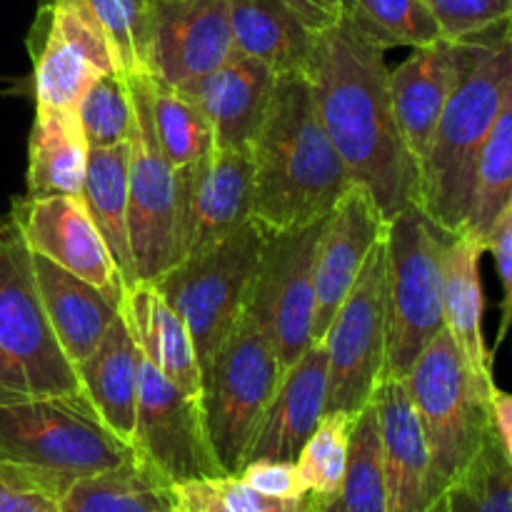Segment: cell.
<instances>
[{
    "mask_svg": "<svg viewBox=\"0 0 512 512\" xmlns=\"http://www.w3.org/2000/svg\"><path fill=\"white\" fill-rule=\"evenodd\" d=\"M388 75L385 50L343 15L318 33L305 78L350 180L390 220L418 205L420 170L398 128Z\"/></svg>",
    "mask_w": 512,
    "mask_h": 512,
    "instance_id": "6da1fadb",
    "label": "cell"
},
{
    "mask_svg": "<svg viewBox=\"0 0 512 512\" xmlns=\"http://www.w3.org/2000/svg\"><path fill=\"white\" fill-rule=\"evenodd\" d=\"M253 153V220L268 235L328 218L353 185L328 138L305 75H283Z\"/></svg>",
    "mask_w": 512,
    "mask_h": 512,
    "instance_id": "7a4b0ae2",
    "label": "cell"
},
{
    "mask_svg": "<svg viewBox=\"0 0 512 512\" xmlns=\"http://www.w3.org/2000/svg\"><path fill=\"white\" fill-rule=\"evenodd\" d=\"M133 455L83 393L0 395V483L63 500L75 483L120 468Z\"/></svg>",
    "mask_w": 512,
    "mask_h": 512,
    "instance_id": "3957f363",
    "label": "cell"
},
{
    "mask_svg": "<svg viewBox=\"0 0 512 512\" xmlns=\"http://www.w3.org/2000/svg\"><path fill=\"white\" fill-rule=\"evenodd\" d=\"M470 40L473 58L445 103L420 163L418 208L448 235H460L468 223L480 150L512 78V18Z\"/></svg>",
    "mask_w": 512,
    "mask_h": 512,
    "instance_id": "277c9868",
    "label": "cell"
},
{
    "mask_svg": "<svg viewBox=\"0 0 512 512\" xmlns=\"http://www.w3.org/2000/svg\"><path fill=\"white\" fill-rule=\"evenodd\" d=\"M283 375L268 313L250 293L248 305L228 338L200 373V413L215 460L223 473L238 475L245 465L265 405Z\"/></svg>",
    "mask_w": 512,
    "mask_h": 512,
    "instance_id": "5b68a950",
    "label": "cell"
},
{
    "mask_svg": "<svg viewBox=\"0 0 512 512\" xmlns=\"http://www.w3.org/2000/svg\"><path fill=\"white\" fill-rule=\"evenodd\" d=\"M453 235L418 205H408L385 228V375L403 380L443 323V253Z\"/></svg>",
    "mask_w": 512,
    "mask_h": 512,
    "instance_id": "8992f818",
    "label": "cell"
},
{
    "mask_svg": "<svg viewBox=\"0 0 512 512\" xmlns=\"http://www.w3.org/2000/svg\"><path fill=\"white\" fill-rule=\"evenodd\" d=\"M83 393L40 300L33 255L10 215L0 218V395Z\"/></svg>",
    "mask_w": 512,
    "mask_h": 512,
    "instance_id": "52a82bcc",
    "label": "cell"
},
{
    "mask_svg": "<svg viewBox=\"0 0 512 512\" xmlns=\"http://www.w3.org/2000/svg\"><path fill=\"white\" fill-rule=\"evenodd\" d=\"M265 240L268 233L250 220L228 238L178 260L153 283L188 325L200 373L248 305Z\"/></svg>",
    "mask_w": 512,
    "mask_h": 512,
    "instance_id": "ba28073f",
    "label": "cell"
},
{
    "mask_svg": "<svg viewBox=\"0 0 512 512\" xmlns=\"http://www.w3.org/2000/svg\"><path fill=\"white\" fill-rule=\"evenodd\" d=\"M415 405L440 495L493 430V390L475 380L448 330H440L403 378Z\"/></svg>",
    "mask_w": 512,
    "mask_h": 512,
    "instance_id": "9c48e42d",
    "label": "cell"
},
{
    "mask_svg": "<svg viewBox=\"0 0 512 512\" xmlns=\"http://www.w3.org/2000/svg\"><path fill=\"white\" fill-rule=\"evenodd\" d=\"M133 123L128 155V228L135 278L155 283L178 263L175 253V168L163 153L150 108L145 68L125 73Z\"/></svg>",
    "mask_w": 512,
    "mask_h": 512,
    "instance_id": "30bf717a",
    "label": "cell"
},
{
    "mask_svg": "<svg viewBox=\"0 0 512 512\" xmlns=\"http://www.w3.org/2000/svg\"><path fill=\"white\" fill-rule=\"evenodd\" d=\"M328 350L325 413L360 415L385 378V238L365 260L348 298L323 335Z\"/></svg>",
    "mask_w": 512,
    "mask_h": 512,
    "instance_id": "8fae6325",
    "label": "cell"
},
{
    "mask_svg": "<svg viewBox=\"0 0 512 512\" xmlns=\"http://www.w3.org/2000/svg\"><path fill=\"white\" fill-rule=\"evenodd\" d=\"M28 48L35 108H78L95 78L118 70L108 38L85 0H43Z\"/></svg>",
    "mask_w": 512,
    "mask_h": 512,
    "instance_id": "7c38bea8",
    "label": "cell"
},
{
    "mask_svg": "<svg viewBox=\"0 0 512 512\" xmlns=\"http://www.w3.org/2000/svg\"><path fill=\"white\" fill-rule=\"evenodd\" d=\"M130 448L170 483L223 475L208 443L200 400L170 383L143 355Z\"/></svg>",
    "mask_w": 512,
    "mask_h": 512,
    "instance_id": "4fadbf2b",
    "label": "cell"
},
{
    "mask_svg": "<svg viewBox=\"0 0 512 512\" xmlns=\"http://www.w3.org/2000/svg\"><path fill=\"white\" fill-rule=\"evenodd\" d=\"M253 220V153L210 148L175 170V253L178 260L228 238Z\"/></svg>",
    "mask_w": 512,
    "mask_h": 512,
    "instance_id": "5bb4252c",
    "label": "cell"
},
{
    "mask_svg": "<svg viewBox=\"0 0 512 512\" xmlns=\"http://www.w3.org/2000/svg\"><path fill=\"white\" fill-rule=\"evenodd\" d=\"M323 225L325 218L288 233H273L265 240L253 293L268 313L283 370L315 343V255Z\"/></svg>",
    "mask_w": 512,
    "mask_h": 512,
    "instance_id": "9a60e30c",
    "label": "cell"
},
{
    "mask_svg": "<svg viewBox=\"0 0 512 512\" xmlns=\"http://www.w3.org/2000/svg\"><path fill=\"white\" fill-rule=\"evenodd\" d=\"M10 218L18 225L30 253L43 255L50 263L78 275L120 305L128 285L80 195H25L13 203Z\"/></svg>",
    "mask_w": 512,
    "mask_h": 512,
    "instance_id": "2e32d148",
    "label": "cell"
},
{
    "mask_svg": "<svg viewBox=\"0 0 512 512\" xmlns=\"http://www.w3.org/2000/svg\"><path fill=\"white\" fill-rule=\"evenodd\" d=\"M235 53L228 0H153L143 68L160 83L183 88Z\"/></svg>",
    "mask_w": 512,
    "mask_h": 512,
    "instance_id": "e0dca14e",
    "label": "cell"
},
{
    "mask_svg": "<svg viewBox=\"0 0 512 512\" xmlns=\"http://www.w3.org/2000/svg\"><path fill=\"white\" fill-rule=\"evenodd\" d=\"M388 218L363 185H350L325 218L315 255L313 340H323L365 260L385 238Z\"/></svg>",
    "mask_w": 512,
    "mask_h": 512,
    "instance_id": "ac0fdd59",
    "label": "cell"
},
{
    "mask_svg": "<svg viewBox=\"0 0 512 512\" xmlns=\"http://www.w3.org/2000/svg\"><path fill=\"white\" fill-rule=\"evenodd\" d=\"M388 512H428L438 503L428 440L405 383L385 375L373 395Z\"/></svg>",
    "mask_w": 512,
    "mask_h": 512,
    "instance_id": "d6986e66",
    "label": "cell"
},
{
    "mask_svg": "<svg viewBox=\"0 0 512 512\" xmlns=\"http://www.w3.org/2000/svg\"><path fill=\"white\" fill-rule=\"evenodd\" d=\"M473 58V40H435L390 70V95L395 118L415 163H423L445 103L458 88Z\"/></svg>",
    "mask_w": 512,
    "mask_h": 512,
    "instance_id": "ffe728a7",
    "label": "cell"
},
{
    "mask_svg": "<svg viewBox=\"0 0 512 512\" xmlns=\"http://www.w3.org/2000/svg\"><path fill=\"white\" fill-rule=\"evenodd\" d=\"M328 398V350L315 340L288 370H283L273 398L265 405L245 463L250 460H288L295 463L325 415Z\"/></svg>",
    "mask_w": 512,
    "mask_h": 512,
    "instance_id": "44dd1931",
    "label": "cell"
},
{
    "mask_svg": "<svg viewBox=\"0 0 512 512\" xmlns=\"http://www.w3.org/2000/svg\"><path fill=\"white\" fill-rule=\"evenodd\" d=\"M275 85L278 75L268 65L235 53L228 63L178 90L208 118L215 148H245L268 113Z\"/></svg>",
    "mask_w": 512,
    "mask_h": 512,
    "instance_id": "7402d4cb",
    "label": "cell"
},
{
    "mask_svg": "<svg viewBox=\"0 0 512 512\" xmlns=\"http://www.w3.org/2000/svg\"><path fill=\"white\" fill-rule=\"evenodd\" d=\"M120 315L138 345L140 355L155 365L170 383L178 385L190 398L200 400L203 380L188 325L173 305L158 293L153 283L128 285L120 300Z\"/></svg>",
    "mask_w": 512,
    "mask_h": 512,
    "instance_id": "603a6c76",
    "label": "cell"
},
{
    "mask_svg": "<svg viewBox=\"0 0 512 512\" xmlns=\"http://www.w3.org/2000/svg\"><path fill=\"white\" fill-rule=\"evenodd\" d=\"M485 245L473 235H453L443 253V323L475 380L485 390H495L493 350L483 335V285L480 258Z\"/></svg>",
    "mask_w": 512,
    "mask_h": 512,
    "instance_id": "cb8c5ba5",
    "label": "cell"
},
{
    "mask_svg": "<svg viewBox=\"0 0 512 512\" xmlns=\"http://www.w3.org/2000/svg\"><path fill=\"white\" fill-rule=\"evenodd\" d=\"M30 255L48 323L63 355L75 368L98 348L105 330L118 318L120 305L43 255Z\"/></svg>",
    "mask_w": 512,
    "mask_h": 512,
    "instance_id": "d4e9b609",
    "label": "cell"
},
{
    "mask_svg": "<svg viewBox=\"0 0 512 512\" xmlns=\"http://www.w3.org/2000/svg\"><path fill=\"white\" fill-rule=\"evenodd\" d=\"M228 10L240 55L260 60L278 78L308 73L320 30L288 0H228Z\"/></svg>",
    "mask_w": 512,
    "mask_h": 512,
    "instance_id": "484cf974",
    "label": "cell"
},
{
    "mask_svg": "<svg viewBox=\"0 0 512 512\" xmlns=\"http://www.w3.org/2000/svg\"><path fill=\"white\" fill-rule=\"evenodd\" d=\"M80 390L110 433L130 445L138 410L140 350L123 315L110 323L98 348L75 365Z\"/></svg>",
    "mask_w": 512,
    "mask_h": 512,
    "instance_id": "4316f807",
    "label": "cell"
},
{
    "mask_svg": "<svg viewBox=\"0 0 512 512\" xmlns=\"http://www.w3.org/2000/svg\"><path fill=\"white\" fill-rule=\"evenodd\" d=\"M88 153L75 108H35L28 140V198L83 193Z\"/></svg>",
    "mask_w": 512,
    "mask_h": 512,
    "instance_id": "83f0119b",
    "label": "cell"
},
{
    "mask_svg": "<svg viewBox=\"0 0 512 512\" xmlns=\"http://www.w3.org/2000/svg\"><path fill=\"white\" fill-rule=\"evenodd\" d=\"M128 155V140L108 145V148H90L80 198H83L95 228L103 235L125 285H133L138 283V278H135L128 228Z\"/></svg>",
    "mask_w": 512,
    "mask_h": 512,
    "instance_id": "f1b7e54d",
    "label": "cell"
},
{
    "mask_svg": "<svg viewBox=\"0 0 512 512\" xmlns=\"http://www.w3.org/2000/svg\"><path fill=\"white\" fill-rule=\"evenodd\" d=\"M60 505L63 512H180L173 483L138 455L120 468L75 483Z\"/></svg>",
    "mask_w": 512,
    "mask_h": 512,
    "instance_id": "f546056e",
    "label": "cell"
},
{
    "mask_svg": "<svg viewBox=\"0 0 512 512\" xmlns=\"http://www.w3.org/2000/svg\"><path fill=\"white\" fill-rule=\"evenodd\" d=\"M310 512H388L383 463H380L378 415L373 403L358 415L350 435L345 478L338 493L318 498L308 493Z\"/></svg>",
    "mask_w": 512,
    "mask_h": 512,
    "instance_id": "4dcf8cb0",
    "label": "cell"
},
{
    "mask_svg": "<svg viewBox=\"0 0 512 512\" xmlns=\"http://www.w3.org/2000/svg\"><path fill=\"white\" fill-rule=\"evenodd\" d=\"M512 203V78L500 113L485 138L475 170V193L463 233L485 245L490 228Z\"/></svg>",
    "mask_w": 512,
    "mask_h": 512,
    "instance_id": "1f68e13d",
    "label": "cell"
},
{
    "mask_svg": "<svg viewBox=\"0 0 512 512\" xmlns=\"http://www.w3.org/2000/svg\"><path fill=\"white\" fill-rule=\"evenodd\" d=\"M445 512H512V463L498 433L485 435L478 453L443 490Z\"/></svg>",
    "mask_w": 512,
    "mask_h": 512,
    "instance_id": "d6a6232c",
    "label": "cell"
},
{
    "mask_svg": "<svg viewBox=\"0 0 512 512\" xmlns=\"http://www.w3.org/2000/svg\"><path fill=\"white\" fill-rule=\"evenodd\" d=\"M148 73V70H145ZM150 108H153L155 133H158L163 153L173 168H188L198 163L213 148V128L198 105L173 85L160 83L148 73Z\"/></svg>",
    "mask_w": 512,
    "mask_h": 512,
    "instance_id": "836d02e7",
    "label": "cell"
},
{
    "mask_svg": "<svg viewBox=\"0 0 512 512\" xmlns=\"http://www.w3.org/2000/svg\"><path fill=\"white\" fill-rule=\"evenodd\" d=\"M345 15L383 50L423 48L443 38L425 0H345Z\"/></svg>",
    "mask_w": 512,
    "mask_h": 512,
    "instance_id": "e575fe53",
    "label": "cell"
},
{
    "mask_svg": "<svg viewBox=\"0 0 512 512\" xmlns=\"http://www.w3.org/2000/svg\"><path fill=\"white\" fill-rule=\"evenodd\" d=\"M358 415L325 413L308 443L300 450L295 468H298L303 493L330 498L338 493L345 478L350 453V435Z\"/></svg>",
    "mask_w": 512,
    "mask_h": 512,
    "instance_id": "d590c367",
    "label": "cell"
},
{
    "mask_svg": "<svg viewBox=\"0 0 512 512\" xmlns=\"http://www.w3.org/2000/svg\"><path fill=\"white\" fill-rule=\"evenodd\" d=\"M180 512H308V495L303 498H265L255 493L240 475H213L173 483Z\"/></svg>",
    "mask_w": 512,
    "mask_h": 512,
    "instance_id": "8d00e7d4",
    "label": "cell"
},
{
    "mask_svg": "<svg viewBox=\"0 0 512 512\" xmlns=\"http://www.w3.org/2000/svg\"><path fill=\"white\" fill-rule=\"evenodd\" d=\"M75 113L90 148L125 143L133 123V100L125 73L110 70L95 78L80 98Z\"/></svg>",
    "mask_w": 512,
    "mask_h": 512,
    "instance_id": "74e56055",
    "label": "cell"
},
{
    "mask_svg": "<svg viewBox=\"0 0 512 512\" xmlns=\"http://www.w3.org/2000/svg\"><path fill=\"white\" fill-rule=\"evenodd\" d=\"M98 18L115 68L120 73H133L143 68L148 50L150 28H153V0H85Z\"/></svg>",
    "mask_w": 512,
    "mask_h": 512,
    "instance_id": "f35d334b",
    "label": "cell"
},
{
    "mask_svg": "<svg viewBox=\"0 0 512 512\" xmlns=\"http://www.w3.org/2000/svg\"><path fill=\"white\" fill-rule=\"evenodd\" d=\"M445 40H465L512 18V0H425Z\"/></svg>",
    "mask_w": 512,
    "mask_h": 512,
    "instance_id": "ab89813d",
    "label": "cell"
},
{
    "mask_svg": "<svg viewBox=\"0 0 512 512\" xmlns=\"http://www.w3.org/2000/svg\"><path fill=\"white\" fill-rule=\"evenodd\" d=\"M485 250L493 253L495 265H498L500 283H503V300H500V325L498 338H495V350L505 343L512 328V203L500 213L495 225L485 238Z\"/></svg>",
    "mask_w": 512,
    "mask_h": 512,
    "instance_id": "60d3db41",
    "label": "cell"
},
{
    "mask_svg": "<svg viewBox=\"0 0 512 512\" xmlns=\"http://www.w3.org/2000/svg\"><path fill=\"white\" fill-rule=\"evenodd\" d=\"M240 478L255 490V493L265 495V498H303V488H300L298 468L288 460H250L240 470Z\"/></svg>",
    "mask_w": 512,
    "mask_h": 512,
    "instance_id": "b9f144b4",
    "label": "cell"
},
{
    "mask_svg": "<svg viewBox=\"0 0 512 512\" xmlns=\"http://www.w3.org/2000/svg\"><path fill=\"white\" fill-rule=\"evenodd\" d=\"M0 512H63V505L38 490L0 483Z\"/></svg>",
    "mask_w": 512,
    "mask_h": 512,
    "instance_id": "7bdbcfd3",
    "label": "cell"
},
{
    "mask_svg": "<svg viewBox=\"0 0 512 512\" xmlns=\"http://www.w3.org/2000/svg\"><path fill=\"white\" fill-rule=\"evenodd\" d=\"M315 30L333 25L345 15V0H288Z\"/></svg>",
    "mask_w": 512,
    "mask_h": 512,
    "instance_id": "ee69618b",
    "label": "cell"
},
{
    "mask_svg": "<svg viewBox=\"0 0 512 512\" xmlns=\"http://www.w3.org/2000/svg\"><path fill=\"white\" fill-rule=\"evenodd\" d=\"M490 408H493L495 433H498L500 445H503L505 455L512 463V395L495 388L493 398H490Z\"/></svg>",
    "mask_w": 512,
    "mask_h": 512,
    "instance_id": "f6af8a7d",
    "label": "cell"
},
{
    "mask_svg": "<svg viewBox=\"0 0 512 512\" xmlns=\"http://www.w3.org/2000/svg\"><path fill=\"white\" fill-rule=\"evenodd\" d=\"M428 512H445V508H443V498H440V500H438V503H435V505H433V508H430Z\"/></svg>",
    "mask_w": 512,
    "mask_h": 512,
    "instance_id": "bcb514c9",
    "label": "cell"
},
{
    "mask_svg": "<svg viewBox=\"0 0 512 512\" xmlns=\"http://www.w3.org/2000/svg\"><path fill=\"white\" fill-rule=\"evenodd\" d=\"M308 512H310V508H308Z\"/></svg>",
    "mask_w": 512,
    "mask_h": 512,
    "instance_id": "7dc6e473",
    "label": "cell"
}]
</instances>
